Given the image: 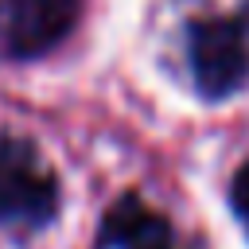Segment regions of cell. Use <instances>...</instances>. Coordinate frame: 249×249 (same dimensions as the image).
Listing matches in <instances>:
<instances>
[{
    "label": "cell",
    "mask_w": 249,
    "mask_h": 249,
    "mask_svg": "<svg viewBox=\"0 0 249 249\" xmlns=\"http://www.w3.org/2000/svg\"><path fill=\"white\" fill-rule=\"evenodd\" d=\"M58 214V179L27 136H0V230L35 233Z\"/></svg>",
    "instance_id": "obj_1"
},
{
    "label": "cell",
    "mask_w": 249,
    "mask_h": 249,
    "mask_svg": "<svg viewBox=\"0 0 249 249\" xmlns=\"http://www.w3.org/2000/svg\"><path fill=\"white\" fill-rule=\"evenodd\" d=\"M191 78L206 101H222L249 82V19L218 16L195 19L187 31Z\"/></svg>",
    "instance_id": "obj_2"
},
{
    "label": "cell",
    "mask_w": 249,
    "mask_h": 249,
    "mask_svg": "<svg viewBox=\"0 0 249 249\" xmlns=\"http://www.w3.org/2000/svg\"><path fill=\"white\" fill-rule=\"evenodd\" d=\"M82 0H0V51L35 58L58 47L78 23Z\"/></svg>",
    "instance_id": "obj_3"
},
{
    "label": "cell",
    "mask_w": 249,
    "mask_h": 249,
    "mask_svg": "<svg viewBox=\"0 0 249 249\" xmlns=\"http://www.w3.org/2000/svg\"><path fill=\"white\" fill-rule=\"evenodd\" d=\"M97 249H175V230L163 214L144 206V198H117L97 230Z\"/></svg>",
    "instance_id": "obj_4"
},
{
    "label": "cell",
    "mask_w": 249,
    "mask_h": 249,
    "mask_svg": "<svg viewBox=\"0 0 249 249\" xmlns=\"http://www.w3.org/2000/svg\"><path fill=\"white\" fill-rule=\"evenodd\" d=\"M230 206H233V214L241 218V226L249 230V160L241 163V171H237L233 183H230Z\"/></svg>",
    "instance_id": "obj_5"
}]
</instances>
